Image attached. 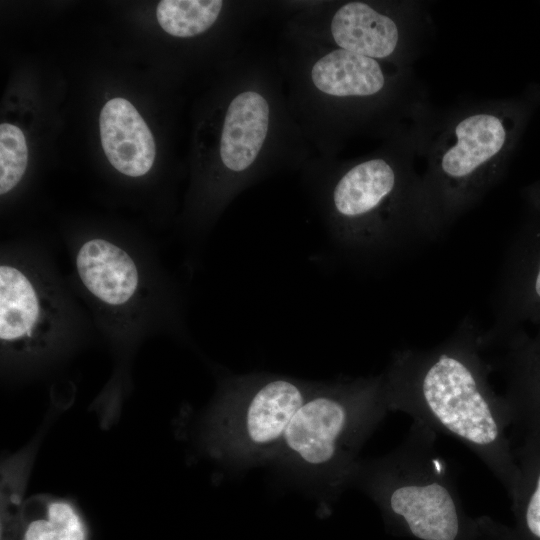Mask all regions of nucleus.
<instances>
[{"instance_id":"12","label":"nucleus","mask_w":540,"mask_h":540,"mask_svg":"<svg viewBox=\"0 0 540 540\" xmlns=\"http://www.w3.org/2000/svg\"><path fill=\"white\" fill-rule=\"evenodd\" d=\"M100 137L110 164L129 177L147 174L155 160L153 135L137 109L124 98H113L103 106Z\"/></svg>"},{"instance_id":"7","label":"nucleus","mask_w":540,"mask_h":540,"mask_svg":"<svg viewBox=\"0 0 540 540\" xmlns=\"http://www.w3.org/2000/svg\"><path fill=\"white\" fill-rule=\"evenodd\" d=\"M509 140L505 115L496 108L472 111L450 126L420 181L428 237L475 203L496 180Z\"/></svg>"},{"instance_id":"2","label":"nucleus","mask_w":540,"mask_h":540,"mask_svg":"<svg viewBox=\"0 0 540 540\" xmlns=\"http://www.w3.org/2000/svg\"><path fill=\"white\" fill-rule=\"evenodd\" d=\"M319 165L310 171L311 187L333 243L347 256L380 260L427 236L420 181L395 158Z\"/></svg>"},{"instance_id":"8","label":"nucleus","mask_w":540,"mask_h":540,"mask_svg":"<svg viewBox=\"0 0 540 540\" xmlns=\"http://www.w3.org/2000/svg\"><path fill=\"white\" fill-rule=\"evenodd\" d=\"M68 298L51 274L25 256L0 264V344L5 362L34 367L69 345Z\"/></svg>"},{"instance_id":"3","label":"nucleus","mask_w":540,"mask_h":540,"mask_svg":"<svg viewBox=\"0 0 540 540\" xmlns=\"http://www.w3.org/2000/svg\"><path fill=\"white\" fill-rule=\"evenodd\" d=\"M388 411L383 374L317 382L274 463L318 495H337L352 484L359 452Z\"/></svg>"},{"instance_id":"4","label":"nucleus","mask_w":540,"mask_h":540,"mask_svg":"<svg viewBox=\"0 0 540 540\" xmlns=\"http://www.w3.org/2000/svg\"><path fill=\"white\" fill-rule=\"evenodd\" d=\"M437 434L413 422L404 441L382 457L360 461L352 484L420 540H457L461 531L458 490L449 465L437 453Z\"/></svg>"},{"instance_id":"10","label":"nucleus","mask_w":540,"mask_h":540,"mask_svg":"<svg viewBox=\"0 0 540 540\" xmlns=\"http://www.w3.org/2000/svg\"><path fill=\"white\" fill-rule=\"evenodd\" d=\"M300 27L333 46L388 64L402 51L405 38L396 12L360 0L335 4L321 14L317 25Z\"/></svg>"},{"instance_id":"11","label":"nucleus","mask_w":540,"mask_h":540,"mask_svg":"<svg viewBox=\"0 0 540 540\" xmlns=\"http://www.w3.org/2000/svg\"><path fill=\"white\" fill-rule=\"evenodd\" d=\"M526 323L540 325V222L524 229L510 246L489 340L511 338Z\"/></svg>"},{"instance_id":"6","label":"nucleus","mask_w":540,"mask_h":540,"mask_svg":"<svg viewBox=\"0 0 540 540\" xmlns=\"http://www.w3.org/2000/svg\"><path fill=\"white\" fill-rule=\"evenodd\" d=\"M293 36L298 54L290 65L289 103L305 137L327 148L344 117L389 94L391 64L333 46L300 26Z\"/></svg>"},{"instance_id":"17","label":"nucleus","mask_w":540,"mask_h":540,"mask_svg":"<svg viewBox=\"0 0 540 540\" xmlns=\"http://www.w3.org/2000/svg\"><path fill=\"white\" fill-rule=\"evenodd\" d=\"M29 457V453L15 456L2 469V540L13 539L23 509L21 497L30 464Z\"/></svg>"},{"instance_id":"15","label":"nucleus","mask_w":540,"mask_h":540,"mask_svg":"<svg viewBox=\"0 0 540 540\" xmlns=\"http://www.w3.org/2000/svg\"><path fill=\"white\" fill-rule=\"evenodd\" d=\"M223 7L221 0H162L157 5L156 16L169 35L192 38L212 28Z\"/></svg>"},{"instance_id":"9","label":"nucleus","mask_w":540,"mask_h":540,"mask_svg":"<svg viewBox=\"0 0 540 540\" xmlns=\"http://www.w3.org/2000/svg\"><path fill=\"white\" fill-rule=\"evenodd\" d=\"M77 278L93 303L120 322H135L150 297L148 279L128 247L103 237L76 245Z\"/></svg>"},{"instance_id":"18","label":"nucleus","mask_w":540,"mask_h":540,"mask_svg":"<svg viewBox=\"0 0 540 540\" xmlns=\"http://www.w3.org/2000/svg\"><path fill=\"white\" fill-rule=\"evenodd\" d=\"M28 163V148L22 130L12 124L0 125V194L15 188Z\"/></svg>"},{"instance_id":"14","label":"nucleus","mask_w":540,"mask_h":540,"mask_svg":"<svg viewBox=\"0 0 540 540\" xmlns=\"http://www.w3.org/2000/svg\"><path fill=\"white\" fill-rule=\"evenodd\" d=\"M87 523L68 500L34 499L23 506L13 540H89Z\"/></svg>"},{"instance_id":"5","label":"nucleus","mask_w":540,"mask_h":540,"mask_svg":"<svg viewBox=\"0 0 540 540\" xmlns=\"http://www.w3.org/2000/svg\"><path fill=\"white\" fill-rule=\"evenodd\" d=\"M316 385L270 373L227 377L203 420V448L238 468L274 463L292 417Z\"/></svg>"},{"instance_id":"1","label":"nucleus","mask_w":540,"mask_h":540,"mask_svg":"<svg viewBox=\"0 0 540 540\" xmlns=\"http://www.w3.org/2000/svg\"><path fill=\"white\" fill-rule=\"evenodd\" d=\"M482 343L464 325L430 349L396 352L383 373L385 394L390 411L407 413L468 447L511 495L518 471L506 431L513 415L489 383Z\"/></svg>"},{"instance_id":"16","label":"nucleus","mask_w":540,"mask_h":540,"mask_svg":"<svg viewBox=\"0 0 540 540\" xmlns=\"http://www.w3.org/2000/svg\"><path fill=\"white\" fill-rule=\"evenodd\" d=\"M516 465L517 481L510 496L521 508L529 534L540 540V432H533Z\"/></svg>"},{"instance_id":"13","label":"nucleus","mask_w":540,"mask_h":540,"mask_svg":"<svg viewBox=\"0 0 540 540\" xmlns=\"http://www.w3.org/2000/svg\"><path fill=\"white\" fill-rule=\"evenodd\" d=\"M508 356L507 395L513 420L519 414L530 419L533 431L540 432V325L534 336H512Z\"/></svg>"}]
</instances>
